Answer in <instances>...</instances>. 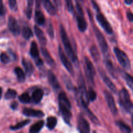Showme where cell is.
<instances>
[{
    "label": "cell",
    "instance_id": "6da1fadb",
    "mask_svg": "<svg viewBox=\"0 0 133 133\" xmlns=\"http://www.w3.org/2000/svg\"><path fill=\"white\" fill-rule=\"evenodd\" d=\"M60 34H61V38L62 39V44L64 45V48L67 57H68L69 59L72 61V62L75 64L77 63V57L75 51L73 49L71 42H70V40L68 37L67 33H66L64 28L62 25H60Z\"/></svg>",
    "mask_w": 133,
    "mask_h": 133
},
{
    "label": "cell",
    "instance_id": "7a4b0ae2",
    "mask_svg": "<svg viewBox=\"0 0 133 133\" xmlns=\"http://www.w3.org/2000/svg\"><path fill=\"white\" fill-rule=\"evenodd\" d=\"M119 104L125 111L129 114H133V104L130 99L128 91L125 88L119 92Z\"/></svg>",
    "mask_w": 133,
    "mask_h": 133
},
{
    "label": "cell",
    "instance_id": "3957f363",
    "mask_svg": "<svg viewBox=\"0 0 133 133\" xmlns=\"http://www.w3.org/2000/svg\"><path fill=\"white\" fill-rule=\"evenodd\" d=\"M76 10H77V27L81 32H84L87 29V22H86L85 18L83 14V9L81 6L78 2L76 3Z\"/></svg>",
    "mask_w": 133,
    "mask_h": 133
},
{
    "label": "cell",
    "instance_id": "277c9868",
    "mask_svg": "<svg viewBox=\"0 0 133 133\" xmlns=\"http://www.w3.org/2000/svg\"><path fill=\"white\" fill-rule=\"evenodd\" d=\"M114 52L119 64L125 70H129L131 67V62L125 53L116 47L114 48Z\"/></svg>",
    "mask_w": 133,
    "mask_h": 133
},
{
    "label": "cell",
    "instance_id": "5b68a950",
    "mask_svg": "<svg viewBox=\"0 0 133 133\" xmlns=\"http://www.w3.org/2000/svg\"><path fill=\"white\" fill-rule=\"evenodd\" d=\"M94 30L95 35H96V38H97V42H98L101 51L103 52V54H107V53H108L109 47H108L107 42L105 36H103L102 32H101L97 27H94Z\"/></svg>",
    "mask_w": 133,
    "mask_h": 133
},
{
    "label": "cell",
    "instance_id": "8992f818",
    "mask_svg": "<svg viewBox=\"0 0 133 133\" xmlns=\"http://www.w3.org/2000/svg\"><path fill=\"white\" fill-rule=\"evenodd\" d=\"M58 55H59V58L61 59V62L63 64V66H64L65 68L68 71V72L70 73L71 75H72L73 76H74L75 75V73H74V68H73L72 64L70 62V61H69V58L67 56L65 55V53H64V51H62V49L61 48V46L58 47Z\"/></svg>",
    "mask_w": 133,
    "mask_h": 133
},
{
    "label": "cell",
    "instance_id": "52a82bcc",
    "mask_svg": "<svg viewBox=\"0 0 133 133\" xmlns=\"http://www.w3.org/2000/svg\"><path fill=\"white\" fill-rule=\"evenodd\" d=\"M96 19L99 24L101 25V27L105 30V32L109 35H112L113 33L112 27H111L109 22L107 20L105 17L101 13H98L96 16Z\"/></svg>",
    "mask_w": 133,
    "mask_h": 133
},
{
    "label": "cell",
    "instance_id": "ba28073f",
    "mask_svg": "<svg viewBox=\"0 0 133 133\" xmlns=\"http://www.w3.org/2000/svg\"><path fill=\"white\" fill-rule=\"evenodd\" d=\"M77 129L79 133L90 132V125L88 121L82 115H80L78 118Z\"/></svg>",
    "mask_w": 133,
    "mask_h": 133
},
{
    "label": "cell",
    "instance_id": "9c48e42d",
    "mask_svg": "<svg viewBox=\"0 0 133 133\" xmlns=\"http://www.w3.org/2000/svg\"><path fill=\"white\" fill-rule=\"evenodd\" d=\"M30 53H31L32 58L35 60L36 66H38V67L42 66L43 62L41 58L39 57L38 48L37 44L35 42H32V43H31V48H30Z\"/></svg>",
    "mask_w": 133,
    "mask_h": 133
},
{
    "label": "cell",
    "instance_id": "30bf717a",
    "mask_svg": "<svg viewBox=\"0 0 133 133\" xmlns=\"http://www.w3.org/2000/svg\"><path fill=\"white\" fill-rule=\"evenodd\" d=\"M104 94H105V99H106L107 103V105L109 109H110V111L112 113V114L116 115L117 113H118V109H117L115 101H114V99L112 95L107 90H105Z\"/></svg>",
    "mask_w": 133,
    "mask_h": 133
},
{
    "label": "cell",
    "instance_id": "8fae6325",
    "mask_svg": "<svg viewBox=\"0 0 133 133\" xmlns=\"http://www.w3.org/2000/svg\"><path fill=\"white\" fill-rule=\"evenodd\" d=\"M8 27L10 32L15 36H18L20 33V27H19V24L16 18L12 16L9 17Z\"/></svg>",
    "mask_w": 133,
    "mask_h": 133
},
{
    "label": "cell",
    "instance_id": "7c38bea8",
    "mask_svg": "<svg viewBox=\"0 0 133 133\" xmlns=\"http://www.w3.org/2000/svg\"><path fill=\"white\" fill-rule=\"evenodd\" d=\"M99 74L101 79H103V82L105 83V84L107 86L108 88L110 89V90L111 91V92H112L113 93L116 94L117 92H118L116 87L114 85V83L112 82V81L110 80V78L107 75V74H105V71H104L103 70H100L99 69Z\"/></svg>",
    "mask_w": 133,
    "mask_h": 133
},
{
    "label": "cell",
    "instance_id": "4fadbf2b",
    "mask_svg": "<svg viewBox=\"0 0 133 133\" xmlns=\"http://www.w3.org/2000/svg\"><path fill=\"white\" fill-rule=\"evenodd\" d=\"M59 110L64 122L67 124L70 125V120H71V116H72V114H71V109H69V108L63 106V105H59Z\"/></svg>",
    "mask_w": 133,
    "mask_h": 133
},
{
    "label": "cell",
    "instance_id": "5bb4252c",
    "mask_svg": "<svg viewBox=\"0 0 133 133\" xmlns=\"http://www.w3.org/2000/svg\"><path fill=\"white\" fill-rule=\"evenodd\" d=\"M23 114L25 116L33 117V118H42L44 116V114L41 110H35L32 109L25 108L23 110Z\"/></svg>",
    "mask_w": 133,
    "mask_h": 133
},
{
    "label": "cell",
    "instance_id": "9a60e30c",
    "mask_svg": "<svg viewBox=\"0 0 133 133\" xmlns=\"http://www.w3.org/2000/svg\"><path fill=\"white\" fill-rule=\"evenodd\" d=\"M48 81H49L50 85L51 86L52 88L55 92H57L60 89V84L55 75L51 71H49L48 73Z\"/></svg>",
    "mask_w": 133,
    "mask_h": 133
},
{
    "label": "cell",
    "instance_id": "2e32d148",
    "mask_svg": "<svg viewBox=\"0 0 133 133\" xmlns=\"http://www.w3.org/2000/svg\"><path fill=\"white\" fill-rule=\"evenodd\" d=\"M34 29H35V35H36V37H37L38 40L40 42V44L43 46H45L47 44V40L46 38H45V35H44V32H43L42 30L41 29L39 28L38 26L35 25L34 27Z\"/></svg>",
    "mask_w": 133,
    "mask_h": 133
},
{
    "label": "cell",
    "instance_id": "e0dca14e",
    "mask_svg": "<svg viewBox=\"0 0 133 133\" xmlns=\"http://www.w3.org/2000/svg\"><path fill=\"white\" fill-rule=\"evenodd\" d=\"M42 2L43 5H44L46 11L50 15H55L56 13H57V8L52 3V2L50 0H42Z\"/></svg>",
    "mask_w": 133,
    "mask_h": 133
},
{
    "label": "cell",
    "instance_id": "ac0fdd59",
    "mask_svg": "<svg viewBox=\"0 0 133 133\" xmlns=\"http://www.w3.org/2000/svg\"><path fill=\"white\" fill-rule=\"evenodd\" d=\"M41 52L42 55L44 56V58H45V61L47 62V64L50 66H51L52 68H55V66H56L55 62L53 58L51 57L49 51L45 48L42 47V48H41Z\"/></svg>",
    "mask_w": 133,
    "mask_h": 133
},
{
    "label": "cell",
    "instance_id": "d6986e66",
    "mask_svg": "<svg viewBox=\"0 0 133 133\" xmlns=\"http://www.w3.org/2000/svg\"><path fill=\"white\" fill-rule=\"evenodd\" d=\"M22 65L24 68L26 75L28 77L31 76V75L34 72V67L30 61H27V60L23 59L22 60Z\"/></svg>",
    "mask_w": 133,
    "mask_h": 133
},
{
    "label": "cell",
    "instance_id": "ffe728a7",
    "mask_svg": "<svg viewBox=\"0 0 133 133\" xmlns=\"http://www.w3.org/2000/svg\"><path fill=\"white\" fill-rule=\"evenodd\" d=\"M105 63L107 69L109 74L111 75V76L113 78L116 79L117 77H118V74H117L116 70L114 68V66H113V64L112 62H111V61H110V59H109V58H106L105 61Z\"/></svg>",
    "mask_w": 133,
    "mask_h": 133
},
{
    "label": "cell",
    "instance_id": "44dd1931",
    "mask_svg": "<svg viewBox=\"0 0 133 133\" xmlns=\"http://www.w3.org/2000/svg\"><path fill=\"white\" fill-rule=\"evenodd\" d=\"M58 104L66 107L69 109H71L70 101H69L68 98L67 97L64 92H61L58 95Z\"/></svg>",
    "mask_w": 133,
    "mask_h": 133
},
{
    "label": "cell",
    "instance_id": "7402d4cb",
    "mask_svg": "<svg viewBox=\"0 0 133 133\" xmlns=\"http://www.w3.org/2000/svg\"><path fill=\"white\" fill-rule=\"evenodd\" d=\"M35 19L36 23L39 25H44L45 23V18L44 14L42 13V12L38 9L35 11Z\"/></svg>",
    "mask_w": 133,
    "mask_h": 133
},
{
    "label": "cell",
    "instance_id": "603a6c76",
    "mask_svg": "<svg viewBox=\"0 0 133 133\" xmlns=\"http://www.w3.org/2000/svg\"><path fill=\"white\" fill-rule=\"evenodd\" d=\"M43 96H44V92L40 88H37L32 93V98L35 103H38L42 99Z\"/></svg>",
    "mask_w": 133,
    "mask_h": 133
},
{
    "label": "cell",
    "instance_id": "cb8c5ba5",
    "mask_svg": "<svg viewBox=\"0 0 133 133\" xmlns=\"http://www.w3.org/2000/svg\"><path fill=\"white\" fill-rule=\"evenodd\" d=\"M44 121H38L31 126L29 129V133H39L44 126Z\"/></svg>",
    "mask_w": 133,
    "mask_h": 133
},
{
    "label": "cell",
    "instance_id": "d4e9b609",
    "mask_svg": "<svg viewBox=\"0 0 133 133\" xmlns=\"http://www.w3.org/2000/svg\"><path fill=\"white\" fill-rule=\"evenodd\" d=\"M118 70H119V74H121V75L122 76V77H123V79L125 80V81L127 82V85H128L130 88H131V87L133 86V77H132L131 76V75H130L129 74H127L126 71H123V70H120V69H119Z\"/></svg>",
    "mask_w": 133,
    "mask_h": 133
},
{
    "label": "cell",
    "instance_id": "484cf974",
    "mask_svg": "<svg viewBox=\"0 0 133 133\" xmlns=\"http://www.w3.org/2000/svg\"><path fill=\"white\" fill-rule=\"evenodd\" d=\"M90 53L92 58H93L94 61L95 62H97L99 61L100 55L98 51V49H97V47H96V45H91V47L90 48Z\"/></svg>",
    "mask_w": 133,
    "mask_h": 133
},
{
    "label": "cell",
    "instance_id": "4316f807",
    "mask_svg": "<svg viewBox=\"0 0 133 133\" xmlns=\"http://www.w3.org/2000/svg\"><path fill=\"white\" fill-rule=\"evenodd\" d=\"M14 73L16 75L17 79L19 83H23L25 81V75L24 71H23L21 68L16 67L14 69Z\"/></svg>",
    "mask_w": 133,
    "mask_h": 133
},
{
    "label": "cell",
    "instance_id": "83f0119b",
    "mask_svg": "<svg viewBox=\"0 0 133 133\" xmlns=\"http://www.w3.org/2000/svg\"><path fill=\"white\" fill-rule=\"evenodd\" d=\"M116 125L121 131V132L123 133H131V129L127 125L123 123L121 121H118L116 122Z\"/></svg>",
    "mask_w": 133,
    "mask_h": 133
},
{
    "label": "cell",
    "instance_id": "f1b7e54d",
    "mask_svg": "<svg viewBox=\"0 0 133 133\" xmlns=\"http://www.w3.org/2000/svg\"><path fill=\"white\" fill-rule=\"evenodd\" d=\"M57 123V119L55 117L51 116L48 118L46 122V126L49 130H53L56 127Z\"/></svg>",
    "mask_w": 133,
    "mask_h": 133
},
{
    "label": "cell",
    "instance_id": "f546056e",
    "mask_svg": "<svg viewBox=\"0 0 133 133\" xmlns=\"http://www.w3.org/2000/svg\"><path fill=\"white\" fill-rule=\"evenodd\" d=\"M22 36L26 40H29L32 37L33 32H32L31 28H29L27 26H25V27H23V29H22Z\"/></svg>",
    "mask_w": 133,
    "mask_h": 133
},
{
    "label": "cell",
    "instance_id": "4dcf8cb0",
    "mask_svg": "<svg viewBox=\"0 0 133 133\" xmlns=\"http://www.w3.org/2000/svg\"><path fill=\"white\" fill-rule=\"evenodd\" d=\"M31 121L29 119H25V120L22 121V122H19V123H17L15 125H13L10 127V129L12 130V131H16V130H19L20 129L23 128L25 126H26L27 125H28L30 123Z\"/></svg>",
    "mask_w": 133,
    "mask_h": 133
},
{
    "label": "cell",
    "instance_id": "1f68e13d",
    "mask_svg": "<svg viewBox=\"0 0 133 133\" xmlns=\"http://www.w3.org/2000/svg\"><path fill=\"white\" fill-rule=\"evenodd\" d=\"M27 7L25 10V14L29 19H31L32 16V6L34 5V0H27Z\"/></svg>",
    "mask_w": 133,
    "mask_h": 133
},
{
    "label": "cell",
    "instance_id": "d6a6232c",
    "mask_svg": "<svg viewBox=\"0 0 133 133\" xmlns=\"http://www.w3.org/2000/svg\"><path fill=\"white\" fill-rule=\"evenodd\" d=\"M64 81L65 84H66V87L68 89V90L70 91H73V90H76V88L74 87V85L73 84L72 82H71V79L67 76V75H64L63 77Z\"/></svg>",
    "mask_w": 133,
    "mask_h": 133
},
{
    "label": "cell",
    "instance_id": "836d02e7",
    "mask_svg": "<svg viewBox=\"0 0 133 133\" xmlns=\"http://www.w3.org/2000/svg\"><path fill=\"white\" fill-rule=\"evenodd\" d=\"M84 62H85V68L87 70H88V71H90L91 73H92L93 74H96V70H95L93 64H92V62L90 61L89 58L88 57H85L84 58Z\"/></svg>",
    "mask_w": 133,
    "mask_h": 133
},
{
    "label": "cell",
    "instance_id": "e575fe53",
    "mask_svg": "<svg viewBox=\"0 0 133 133\" xmlns=\"http://www.w3.org/2000/svg\"><path fill=\"white\" fill-rule=\"evenodd\" d=\"M17 95L16 91L12 89H9L6 92L5 94V99L6 100L12 99L15 98Z\"/></svg>",
    "mask_w": 133,
    "mask_h": 133
},
{
    "label": "cell",
    "instance_id": "d590c367",
    "mask_svg": "<svg viewBox=\"0 0 133 133\" xmlns=\"http://www.w3.org/2000/svg\"><path fill=\"white\" fill-rule=\"evenodd\" d=\"M31 100V97L27 93H23L19 96V101L22 103H29Z\"/></svg>",
    "mask_w": 133,
    "mask_h": 133
},
{
    "label": "cell",
    "instance_id": "8d00e7d4",
    "mask_svg": "<svg viewBox=\"0 0 133 133\" xmlns=\"http://www.w3.org/2000/svg\"><path fill=\"white\" fill-rule=\"evenodd\" d=\"M87 95H88V100L90 101H94L97 99V94L96 93L93 89H90L87 92Z\"/></svg>",
    "mask_w": 133,
    "mask_h": 133
},
{
    "label": "cell",
    "instance_id": "74e56055",
    "mask_svg": "<svg viewBox=\"0 0 133 133\" xmlns=\"http://www.w3.org/2000/svg\"><path fill=\"white\" fill-rule=\"evenodd\" d=\"M0 61L3 64H8L10 62V57L6 53H2L0 55Z\"/></svg>",
    "mask_w": 133,
    "mask_h": 133
},
{
    "label": "cell",
    "instance_id": "f35d334b",
    "mask_svg": "<svg viewBox=\"0 0 133 133\" xmlns=\"http://www.w3.org/2000/svg\"><path fill=\"white\" fill-rule=\"evenodd\" d=\"M65 1H66V7H67V9L69 12L74 13V6L72 0H65Z\"/></svg>",
    "mask_w": 133,
    "mask_h": 133
},
{
    "label": "cell",
    "instance_id": "ab89813d",
    "mask_svg": "<svg viewBox=\"0 0 133 133\" xmlns=\"http://www.w3.org/2000/svg\"><path fill=\"white\" fill-rule=\"evenodd\" d=\"M47 31H48V34H49V36H50L51 38H54V30H53V25H52V23H51L50 21H49L48 24V27H47Z\"/></svg>",
    "mask_w": 133,
    "mask_h": 133
},
{
    "label": "cell",
    "instance_id": "60d3db41",
    "mask_svg": "<svg viewBox=\"0 0 133 133\" xmlns=\"http://www.w3.org/2000/svg\"><path fill=\"white\" fill-rule=\"evenodd\" d=\"M8 1H9V5L10 9L11 10H15L16 11L17 9H18L16 0H8Z\"/></svg>",
    "mask_w": 133,
    "mask_h": 133
},
{
    "label": "cell",
    "instance_id": "b9f144b4",
    "mask_svg": "<svg viewBox=\"0 0 133 133\" xmlns=\"http://www.w3.org/2000/svg\"><path fill=\"white\" fill-rule=\"evenodd\" d=\"M5 14V6L3 5V0H0V16H3Z\"/></svg>",
    "mask_w": 133,
    "mask_h": 133
},
{
    "label": "cell",
    "instance_id": "7bdbcfd3",
    "mask_svg": "<svg viewBox=\"0 0 133 133\" xmlns=\"http://www.w3.org/2000/svg\"><path fill=\"white\" fill-rule=\"evenodd\" d=\"M127 18H128V19L130 21V22H133V14L132 13L130 12H128L127 13Z\"/></svg>",
    "mask_w": 133,
    "mask_h": 133
},
{
    "label": "cell",
    "instance_id": "ee69618b",
    "mask_svg": "<svg viewBox=\"0 0 133 133\" xmlns=\"http://www.w3.org/2000/svg\"><path fill=\"white\" fill-rule=\"evenodd\" d=\"M92 5H93L94 8L97 12H99V9L98 5H97V4L96 3V1H95L94 0H92Z\"/></svg>",
    "mask_w": 133,
    "mask_h": 133
},
{
    "label": "cell",
    "instance_id": "f6af8a7d",
    "mask_svg": "<svg viewBox=\"0 0 133 133\" xmlns=\"http://www.w3.org/2000/svg\"><path fill=\"white\" fill-rule=\"evenodd\" d=\"M10 107H11V109H13V110H16V109H17V107H18V103L16 102V101L12 102L11 103V105H10Z\"/></svg>",
    "mask_w": 133,
    "mask_h": 133
},
{
    "label": "cell",
    "instance_id": "bcb514c9",
    "mask_svg": "<svg viewBox=\"0 0 133 133\" xmlns=\"http://www.w3.org/2000/svg\"><path fill=\"white\" fill-rule=\"evenodd\" d=\"M53 1H54L55 4L56 6H57V8H61V0H53Z\"/></svg>",
    "mask_w": 133,
    "mask_h": 133
},
{
    "label": "cell",
    "instance_id": "7dc6e473",
    "mask_svg": "<svg viewBox=\"0 0 133 133\" xmlns=\"http://www.w3.org/2000/svg\"><path fill=\"white\" fill-rule=\"evenodd\" d=\"M41 2H42V0H35V4H36V6L37 9L40 8V5H41Z\"/></svg>",
    "mask_w": 133,
    "mask_h": 133
},
{
    "label": "cell",
    "instance_id": "c3c4849f",
    "mask_svg": "<svg viewBox=\"0 0 133 133\" xmlns=\"http://www.w3.org/2000/svg\"><path fill=\"white\" fill-rule=\"evenodd\" d=\"M125 4H127V5H130L133 3V0H125Z\"/></svg>",
    "mask_w": 133,
    "mask_h": 133
},
{
    "label": "cell",
    "instance_id": "681fc988",
    "mask_svg": "<svg viewBox=\"0 0 133 133\" xmlns=\"http://www.w3.org/2000/svg\"><path fill=\"white\" fill-rule=\"evenodd\" d=\"M1 96H2V89L1 88H0V99H1Z\"/></svg>",
    "mask_w": 133,
    "mask_h": 133
},
{
    "label": "cell",
    "instance_id": "f907efd6",
    "mask_svg": "<svg viewBox=\"0 0 133 133\" xmlns=\"http://www.w3.org/2000/svg\"><path fill=\"white\" fill-rule=\"evenodd\" d=\"M132 125H133V117H132Z\"/></svg>",
    "mask_w": 133,
    "mask_h": 133
},
{
    "label": "cell",
    "instance_id": "816d5d0a",
    "mask_svg": "<svg viewBox=\"0 0 133 133\" xmlns=\"http://www.w3.org/2000/svg\"><path fill=\"white\" fill-rule=\"evenodd\" d=\"M79 1H81V2H82V1H83V0H79Z\"/></svg>",
    "mask_w": 133,
    "mask_h": 133
}]
</instances>
